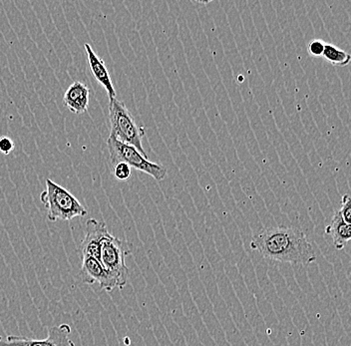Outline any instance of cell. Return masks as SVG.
Masks as SVG:
<instances>
[{
  "label": "cell",
  "instance_id": "1",
  "mask_svg": "<svg viewBox=\"0 0 351 346\" xmlns=\"http://www.w3.org/2000/svg\"><path fill=\"white\" fill-rule=\"evenodd\" d=\"M251 249L263 258L285 264L308 266L317 260L313 247L304 231L298 227H267L254 235Z\"/></svg>",
  "mask_w": 351,
  "mask_h": 346
},
{
  "label": "cell",
  "instance_id": "2",
  "mask_svg": "<svg viewBox=\"0 0 351 346\" xmlns=\"http://www.w3.org/2000/svg\"><path fill=\"white\" fill-rule=\"evenodd\" d=\"M46 189L41 193L40 201L47 209V218L51 222H69L87 216L84 206L74 195L50 179H46Z\"/></svg>",
  "mask_w": 351,
  "mask_h": 346
},
{
  "label": "cell",
  "instance_id": "3",
  "mask_svg": "<svg viewBox=\"0 0 351 346\" xmlns=\"http://www.w3.org/2000/svg\"><path fill=\"white\" fill-rule=\"evenodd\" d=\"M110 136L135 147L144 156H147L143 147L145 136L144 127L139 126L134 119L126 105L117 98H112L109 102Z\"/></svg>",
  "mask_w": 351,
  "mask_h": 346
},
{
  "label": "cell",
  "instance_id": "4",
  "mask_svg": "<svg viewBox=\"0 0 351 346\" xmlns=\"http://www.w3.org/2000/svg\"><path fill=\"white\" fill-rule=\"evenodd\" d=\"M131 253L130 243L116 238L109 231L105 234L101 245L100 262L110 277L115 280L117 288L120 290L128 282L129 269L125 260Z\"/></svg>",
  "mask_w": 351,
  "mask_h": 346
},
{
  "label": "cell",
  "instance_id": "5",
  "mask_svg": "<svg viewBox=\"0 0 351 346\" xmlns=\"http://www.w3.org/2000/svg\"><path fill=\"white\" fill-rule=\"evenodd\" d=\"M110 160L112 165L117 163H125L129 167L145 173L152 177L156 181L161 182L166 178L168 171L165 166L159 163H154L149 160L148 157L141 154L135 147L123 143L119 140L110 136L107 140Z\"/></svg>",
  "mask_w": 351,
  "mask_h": 346
},
{
  "label": "cell",
  "instance_id": "6",
  "mask_svg": "<svg viewBox=\"0 0 351 346\" xmlns=\"http://www.w3.org/2000/svg\"><path fill=\"white\" fill-rule=\"evenodd\" d=\"M70 334L71 328L64 323L48 328V336L45 339H32L16 335L0 336V346H75Z\"/></svg>",
  "mask_w": 351,
  "mask_h": 346
},
{
  "label": "cell",
  "instance_id": "7",
  "mask_svg": "<svg viewBox=\"0 0 351 346\" xmlns=\"http://www.w3.org/2000/svg\"><path fill=\"white\" fill-rule=\"evenodd\" d=\"M79 277L84 284H98L102 290L108 293L118 288L115 280L110 277L101 262L89 256H82V266H81Z\"/></svg>",
  "mask_w": 351,
  "mask_h": 346
},
{
  "label": "cell",
  "instance_id": "8",
  "mask_svg": "<svg viewBox=\"0 0 351 346\" xmlns=\"http://www.w3.org/2000/svg\"><path fill=\"white\" fill-rule=\"evenodd\" d=\"M108 231L106 223L99 222L96 219H89L85 225V236L80 246L82 256H89L100 262L101 245Z\"/></svg>",
  "mask_w": 351,
  "mask_h": 346
},
{
  "label": "cell",
  "instance_id": "9",
  "mask_svg": "<svg viewBox=\"0 0 351 346\" xmlns=\"http://www.w3.org/2000/svg\"><path fill=\"white\" fill-rule=\"evenodd\" d=\"M84 49L86 52L88 65H89L92 76L95 78L99 84L102 85L104 89L106 90L109 99L116 98V90L114 88L108 68L105 64L104 60L95 53L89 43H85Z\"/></svg>",
  "mask_w": 351,
  "mask_h": 346
},
{
  "label": "cell",
  "instance_id": "10",
  "mask_svg": "<svg viewBox=\"0 0 351 346\" xmlns=\"http://www.w3.org/2000/svg\"><path fill=\"white\" fill-rule=\"evenodd\" d=\"M89 102V87L83 84L80 81L72 83L69 88L66 90L64 96H63V103H64L66 108L77 115L87 112Z\"/></svg>",
  "mask_w": 351,
  "mask_h": 346
},
{
  "label": "cell",
  "instance_id": "11",
  "mask_svg": "<svg viewBox=\"0 0 351 346\" xmlns=\"http://www.w3.org/2000/svg\"><path fill=\"white\" fill-rule=\"evenodd\" d=\"M326 234L330 236L335 249L341 251L350 240L351 227L344 222L339 212L337 211L333 214L330 223L326 227Z\"/></svg>",
  "mask_w": 351,
  "mask_h": 346
},
{
  "label": "cell",
  "instance_id": "12",
  "mask_svg": "<svg viewBox=\"0 0 351 346\" xmlns=\"http://www.w3.org/2000/svg\"><path fill=\"white\" fill-rule=\"evenodd\" d=\"M322 57L335 66L344 67L350 64L351 55L344 50L339 49L337 46L326 43Z\"/></svg>",
  "mask_w": 351,
  "mask_h": 346
},
{
  "label": "cell",
  "instance_id": "13",
  "mask_svg": "<svg viewBox=\"0 0 351 346\" xmlns=\"http://www.w3.org/2000/svg\"><path fill=\"white\" fill-rule=\"evenodd\" d=\"M340 216L344 222L351 223V198L350 194H344L341 198V209L339 210Z\"/></svg>",
  "mask_w": 351,
  "mask_h": 346
},
{
  "label": "cell",
  "instance_id": "14",
  "mask_svg": "<svg viewBox=\"0 0 351 346\" xmlns=\"http://www.w3.org/2000/svg\"><path fill=\"white\" fill-rule=\"evenodd\" d=\"M113 167V174L116 179L119 181H126V180L130 179L132 169L127 164L117 163Z\"/></svg>",
  "mask_w": 351,
  "mask_h": 346
},
{
  "label": "cell",
  "instance_id": "15",
  "mask_svg": "<svg viewBox=\"0 0 351 346\" xmlns=\"http://www.w3.org/2000/svg\"><path fill=\"white\" fill-rule=\"evenodd\" d=\"M324 46H326V42L320 39H313L307 45V52L311 57L319 58L324 54Z\"/></svg>",
  "mask_w": 351,
  "mask_h": 346
},
{
  "label": "cell",
  "instance_id": "16",
  "mask_svg": "<svg viewBox=\"0 0 351 346\" xmlns=\"http://www.w3.org/2000/svg\"><path fill=\"white\" fill-rule=\"evenodd\" d=\"M15 144L10 137L2 136L0 137V153L3 155H10L14 150Z\"/></svg>",
  "mask_w": 351,
  "mask_h": 346
}]
</instances>
